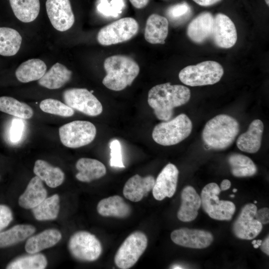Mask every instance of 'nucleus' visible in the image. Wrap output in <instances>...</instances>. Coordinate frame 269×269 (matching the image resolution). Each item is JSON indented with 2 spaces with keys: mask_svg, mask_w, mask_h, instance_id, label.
<instances>
[{
  "mask_svg": "<svg viewBox=\"0 0 269 269\" xmlns=\"http://www.w3.org/2000/svg\"><path fill=\"white\" fill-rule=\"evenodd\" d=\"M190 97L187 87L168 82L151 88L148 93L147 102L158 120L167 121L172 118L173 109L187 103Z\"/></svg>",
  "mask_w": 269,
  "mask_h": 269,
  "instance_id": "obj_1",
  "label": "nucleus"
},
{
  "mask_svg": "<svg viewBox=\"0 0 269 269\" xmlns=\"http://www.w3.org/2000/svg\"><path fill=\"white\" fill-rule=\"evenodd\" d=\"M239 130V124L236 119L226 114H220L206 123L202 138L210 148L223 150L233 143Z\"/></svg>",
  "mask_w": 269,
  "mask_h": 269,
  "instance_id": "obj_2",
  "label": "nucleus"
},
{
  "mask_svg": "<svg viewBox=\"0 0 269 269\" xmlns=\"http://www.w3.org/2000/svg\"><path fill=\"white\" fill-rule=\"evenodd\" d=\"M106 75L102 83L108 89L121 91L130 86L139 72V67L132 58L122 55L107 58L104 63Z\"/></svg>",
  "mask_w": 269,
  "mask_h": 269,
  "instance_id": "obj_3",
  "label": "nucleus"
},
{
  "mask_svg": "<svg viewBox=\"0 0 269 269\" xmlns=\"http://www.w3.org/2000/svg\"><path fill=\"white\" fill-rule=\"evenodd\" d=\"M192 129V124L190 119L186 115L181 114L171 120L156 125L153 130L152 137L157 143L170 146L187 138Z\"/></svg>",
  "mask_w": 269,
  "mask_h": 269,
  "instance_id": "obj_4",
  "label": "nucleus"
},
{
  "mask_svg": "<svg viewBox=\"0 0 269 269\" xmlns=\"http://www.w3.org/2000/svg\"><path fill=\"white\" fill-rule=\"evenodd\" d=\"M224 74L222 65L216 61H205L189 65L179 72V80L185 85L194 87L213 85L219 82Z\"/></svg>",
  "mask_w": 269,
  "mask_h": 269,
  "instance_id": "obj_5",
  "label": "nucleus"
},
{
  "mask_svg": "<svg viewBox=\"0 0 269 269\" xmlns=\"http://www.w3.org/2000/svg\"><path fill=\"white\" fill-rule=\"evenodd\" d=\"M221 189L214 182L207 184L201 193V206L204 211L212 219L217 220H230L236 207L231 201L220 200L218 195Z\"/></svg>",
  "mask_w": 269,
  "mask_h": 269,
  "instance_id": "obj_6",
  "label": "nucleus"
},
{
  "mask_svg": "<svg viewBox=\"0 0 269 269\" xmlns=\"http://www.w3.org/2000/svg\"><path fill=\"white\" fill-rule=\"evenodd\" d=\"M96 132L94 124L85 121H74L63 125L59 129L62 143L67 147L73 148L90 143L94 139Z\"/></svg>",
  "mask_w": 269,
  "mask_h": 269,
  "instance_id": "obj_7",
  "label": "nucleus"
},
{
  "mask_svg": "<svg viewBox=\"0 0 269 269\" xmlns=\"http://www.w3.org/2000/svg\"><path fill=\"white\" fill-rule=\"evenodd\" d=\"M147 238L144 233L135 231L130 234L118 249L114 258L116 266L119 269L132 267L145 251Z\"/></svg>",
  "mask_w": 269,
  "mask_h": 269,
  "instance_id": "obj_8",
  "label": "nucleus"
},
{
  "mask_svg": "<svg viewBox=\"0 0 269 269\" xmlns=\"http://www.w3.org/2000/svg\"><path fill=\"white\" fill-rule=\"evenodd\" d=\"M138 28V24L134 18H122L102 28L98 33L97 40L105 46L122 43L134 36Z\"/></svg>",
  "mask_w": 269,
  "mask_h": 269,
  "instance_id": "obj_9",
  "label": "nucleus"
},
{
  "mask_svg": "<svg viewBox=\"0 0 269 269\" xmlns=\"http://www.w3.org/2000/svg\"><path fill=\"white\" fill-rule=\"evenodd\" d=\"M68 248L76 259L83 262H93L101 255L102 247L93 234L84 231L75 233L70 238Z\"/></svg>",
  "mask_w": 269,
  "mask_h": 269,
  "instance_id": "obj_10",
  "label": "nucleus"
},
{
  "mask_svg": "<svg viewBox=\"0 0 269 269\" xmlns=\"http://www.w3.org/2000/svg\"><path fill=\"white\" fill-rule=\"evenodd\" d=\"M66 104L85 115L97 116L103 111V106L98 99L85 88H71L63 93Z\"/></svg>",
  "mask_w": 269,
  "mask_h": 269,
  "instance_id": "obj_11",
  "label": "nucleus"
},
{
  "mask_svg": "<svg viewBox=\"0 0 269 269\" xmlns=\"http://www.w3.org/2000/svg\"><path fill=\"white\" fill-rule=\"evenodd\" d=\"M257 206L252 203L245 205L234 222L232 231L238 238L251 240L255 238L262 231L263 224L255 218Z\"/></svg>",
  "mask_w": 269,
  "mask_h": 269,
  "instance_id": "obj_12",
  "label": "nucleus"
},
{
  "mask_svg": "<svg viewBox=\"0 0 269 269\" xmlns=\"http://www.w3.org/2000/svg\"><path fill=\"white\" fill-rule=\"evenodd\" d=\"M45 5L48 16L54 28L65 31L72 26L75 17L69 0H47Z\"/></svg>",
  "mask_w": 269,
  "mask_h": 269,
  "instance_id": "obj_13",
  "label": "nucleus"
},
{
  "mask_svg": "<svg viewBox=\"0 0 269 269\" xmlns=\"http://www.w3.org/2000/svg\"><path fill=\"white\" fill-rule=\"evenodd\" d=\"M211 38L220 48H229L235 44L237 40L236 28L228 16L219 13L214 16Z\"/></svg>",
  "mask_w": 269,
  "mask_h": 269,
  "instance_id": "obj_14",
  "label": "nucleus"
},
{
  "mask_svg": "<svg viewBox=\"0 0 269 269\" xmlns=\"http://www.w3.org/2000/svg\"><path fill=\"white\" fill-rule=\"evenodd\" d=\"M170 237L175 244L193 249L207 248L213 241L212 234L208 231L187 228L174 230Z\"/></svg>",
  "mask_w": 269,
  "mask_h": 269,
  "instance_id": "obj_15",
  "label": "nucleus"
},
{
  "mask_svg": "<svg viewBox=\"0 0 269 269\" xmlns=\"http://www.w3.org/2000/svg\"><path fill=\"white\" fill-rule=\"evenodd\" d=\"M179 171L172 163L167 164L155 180L152 188L153 197L161 201L165 197L171 198L174 194L178 181Z\"/></svg>",
  "mask_w": 269,
  "mask_h": 269,
  "instance_id": "obj_16",
  "label": "nucleus"
},
{
  "mask_svg": "<svg viewBox=\"0 0 269 269\" xmlns=\"http://www.w3.org/2000/svg\"><path fill=\"white\" fill-rule=\"evenodd\" d=\"M214 16L209 12H203L189 23L187 28L188 37L196 43H202L211 38Z\"/></svg>",
  "mask_w": 269,
  "mask_h": 269,
  "instance_id": "obj_17",
  "label": "nucleus"
},
{
  "mask_svg": "<svg viewBox=\"0 0 269 269\" xmlns=\"http://www.w3.org/2000/svg\"><path fill=\"white\" fill-rule=\"evenodd\" d=\"M155 179L151 175L141 177L135 174L129 178L123 188L125 198L132 202H138L152 190Z\"/></svg>",
  "mask_w": 269,
  "mask_h": 269,
  "instance_id": "obj_18",
  "label": "nucleus"
},
{
  "mask_svg": "<svg viewBox=\"0 0 269 269\" xmlns=\"http://www.w3.org/2000/svg\"><path fill=\"white\" fill-rule=\"evenodd\" d=\"M264 126L262 121L256 119L252 121L247 131L238 137L236 144L241 150L250 153L257 152L260 148Z\"/></svg>",
  "mask_w": 269,
  "mask_h": 269,
  "instance_id": "obj_19",
  "label": "nucleus"
},
{
  "mask_svg": "<svg viewBox=\"0 0 269 269\" xmlns=\"http://www.w3.org/2000/svg\"><path fill=\"white\" fill-rule=\"evenodd\" d=\"M181 204L177 212L178 219L182 222H191L195 219L201 206L200 196L191 186H187L181 193Z\"/></svg>",
  "mask_w": 269,
  "mask_h": 269,
  "instance_id": "obj_20",
  "label": "nucleus"
},
{
  "mask_svg": "<svg viewBox=\"0 0 269 269\" xmlns=\"http://www.w3.org/2000/svg\"><path fill=\"white\" fill-rule=\"evenodd\" d=\"M168 32L167 19L157 14H152L146 20L144 38L151 44L165 43Z\"/></svg>",
  "mask_w": 269,
  "mask_h": 269,
  "instance_id": "obj_21",
  "label": "nucleus"
},
{
  "mask_svg": "<svg viewBox=\"0 0 269 269\" xmlns=\"http://www.w3.org/2000/svg\"><path fill=\"white\" fill-rule=\"evenodd\" d=\"M47 196V191L42 181L37 176L29 182L24 192L18 198L19 206L24 209H32Z\"/></svg>",
  "mask_w": 269,
  "mask_h": 269,
  "instance_id": "obj_22",
  "label": "nucleus"
},
{
  "mask_svg": "<svg viewBox=\"0 0 269 269\" xmlns=\"http://www.w3.org/2000/svg\"><path fill=\"white\" fill-rule=\"evenodd\" d=\"M98 213L104 217L125 218L131 213L130 206L120 196L114 195L102 199L98 204Z\"/></svg>",
  "mask_w": 269,
  "mask_h": 269,
  "instance_id": "obj_23",
  "label": "nucleus"
},
{
  "mask_svg": "<svg viewBox=\"0 0 269 269\" xmlns=\"http://www.w3.org/2000/svg\"><path fill=\"white\" fill-rule=\"evenodd\" d=\"M61 238L62 235L58 230L54 229L45 230L29 237L26 242L25 250L28 254L38 253L54 246Z\"/></svg>",
  "mask_w": 269,
  "mask_h": 269,
  "instance_id": "obj_24",
  "label": "nucleus"
},
{
  "mask_svg": "<svg viewBox=\"0 0 269 269\" xmlns=\"http://www.w3.org/2000/svg\"><path fill=\"white\" fill-rule=\"evenodd\" d=\"M76 168L78 171L76 178L84 182L100 178L106 173L105 165L95 159L81 158L77 161Z\"/></svg>",
  "mask_w": 269,
  "mask_h": 269,
  "instance_id": "obj_25",
  "label": "nucleus"
},
{
  "mask_svg": "<svg viewBox=\"0 0 269 269\" xmlns=\"http://www.w3.org/2000/svg\"><path fill=\"white\" fill-rule=\"evenodd\" d=\"M72 72L64 65L56 63L38 80V84L49 89L62 87L71 79Z\"/></svg>",
  "mask_w": 269,
  "mask_h": 269,
  "instance_id": "obj_26",
  "label": "nucleus"
},
{
  "mask_svg": "<svg viewBox=\"0 0 269 269\" xmlns=\"http://www.w3.org/2000/svg\"><path fill=\"white\" fill-rule=\"evenodd\" d=\"M33 172L51 188L60 186L65 178L64 173L60 168L54 167L47 161L41 159H38L35 161Z\"/></svg>",
  "mask_w": 269,
  "mask_h": 269,
  "instance_id": "obj_27",
  "label": "nucleus"
},
{
  "mask_svg": "<svg viewBox=\"0 0 269 269\" xmlns=\"http://www.w3.org/2000/svg\"><path fill=\"white\" fill-rule=\"evenodd\" d=\"M45 63L39 59H31L22 63L15 71V76L18 81L28 83L38 80L45 73Z\"/></svg>",
  "mask_w": 269,
  "mask_h": 269,
  "instance_id": "obj_28",
  "label": "nucleus"
},
{
  "mask_svg": "<svg viewBox=\"0 0 269 269\" xmlns=\"http://www.w3.org/2000/svg\"><path fill=\"white\" fill-rule=\"evenodd\" d=\"M35 228L31 225L19 224L0 232V248L12 246L22 242L30 237Z\"/></svg>",
  "mask_w": 269,
  "mask_h": 269,
  "instance_id": "obj_29",
  "label": "nucleus"
},
{
  "mask_svg": "<svg viewBox=\"0 0 269 269\" xmlns=\"http://www.w3.org/2000/svg\"><path fill=\"white\" fill-rule=\"evenodd\" d=\"M12 10L20 21L30 22L38 16L40 10L39 0H9Z\"/></svg>",
  "mask_w": 269,
  "mask_h": 269,
  "instance_id": "obj_30",
  "label": "nucleus"
},
{
  "mask_svg": "<svg viewBox=\"0 0 269 269\" xmlns=\"http://www.w3.org/2000/svg\"><path fill=\"white\" fill-rule=\"evenodd\" d=\"M232 174L235 177H245L254 175L257 168L253 160L240 153H232L228 157Z\"/></svg>",
  "mask_w": 269,
  "mask_h": 269,
  "instance_id": "obj_31",
  "label": "nucleus"
},
{
  "mask_svg": "<svg viewBox=\"0 0 269 269\" xmlns=\"http://www.w3.org/2000/svg\"><path fill=\"white\" fill-rule=\"evenodd\" d=\"M22 37L16 30L9 27H0V55L11 56L18 51Z\"/></svg>",
  "mask_w": 269,
  "mask_h": 269,
  "instance_id": "obj_32",
  "label": "nucleus"
},
{
  "mask_svg": "<svg viewBox=\"0 0 269 269\" xmlns=\"http://www.w3.org/2000/svg\"><path fill=\"white\" fill-rule=\"evenodd\" d=\"M0 111L23 119H30L33 115V110L29 105L7 96L0 97Z\"/></svg>",
  "mask_w": 269,
  "mask_h": 269,
  "instance_id": "obj_33",
  "label": "nucleus"
},
{
  "mask_svg": "<svg viewBox=\"0 0 269 269\" xmlns=\"http://www.w3.org/2000/svg\"><path fill=\"white\" fill-rule=\"evenodd\" d=\"M59 196L54 194L46 198L40 204L32 209L34 218L39 221L55 219L59 211Z\"/></svg>",
  "mask_w": 269,
  "mask_h": 269,
  "instance_id": "obj_34",
  "label": "nucleus"
},
{
  "mask_svg": "<svg viewBox=\"0 0 269 269\" xmlns=\"http://www.w3.org/2000/svg\"><path fill=\"white\" fill-rule=\"evenodd\" d=\"M19 257L12 260L6 266L7 269H43L46 268L47 261L41 254H29Z\"/></svg>",
  "mask_w": 269,
  "mask_h": 269,
  "instance_id": "obj_35",
  "label": "nucleus"
},
{
  "mask_svg": "<svg viewBox=\"0 0 269 269\" xmlns=\"http://www.w3.org/2000/svg\"><path fill=\"white\" fill-rule=\"evenodd\" d=\"M40 109L44 112L64 117H69L74 114V110L66 104L54 99H46L40 104Z\"/></svg>",
  "mask_w": 269,
  "mask_h": 269,
  "instance_id": "obj_36",
  "label": "nucleus"
},
{
  "mask_svg": "<svg viewBox=\"0 0 269 269\" xmlns=\"http://www.w3.org/2000/svg\"><path fill=\"white\" fill-rule=\"evenodd\" d=\"M125 6L124 0H99L98 11L106 16L117 17L122 13Z\"/></svg>",
  "mask_w": 269,
  "mask_h": 269,
  "instance_id": "obj_37",
  "label": "nucleus"
},
{
  "mask_svg": "<svg viewBox=\"0 0 269 269\" xmlns=\"http://www.w3.org/2000/svg\"><path fill=\"white\" fill-rule=\"evenodd\" d=\"M191 13V7L186 2H181L170 6L166 11L167 16L174 22L184 21L189 17Z\"/></svg>",
  "mask_w": 269,
  "mask_h": 269,
  "instance_id": "obj_38",
  "label": "nucleus"
},
{
  "mask_svg": "<svg viewBox=\"0 0 269 269\" xmlns=\"http://www.w3.org/2000/svg\"><path fill=\"white\" fill-rule=\"evenodd\" d=\"M110 148L111 150L110 166L118 168H125L120 141L116 139L112 140L110 143Z\"/></svg>",
  "mask_w": 269,
  "mask_h": 269,
  "instance_id": "obj_39",
  "label": "nucleus"
},
{
  "mask_svg": "<svg viewBox=\"0 0 269 269\" xmlns=\"http://www.w3.org/2000/svg\"><path fill=\"white\" fill-rule=\"evenodd\" d=\"M13 220V213L10 208L4 204H0V232L8 226Z\"/></svg>",
  "mask_w": 269,
  "mask_h": 269,
  "instance_id": "obj_40",
  "label": "nucleus"
},
{
  "mask_svg": "<svg viewBox=\"0 0 269 269\" xmlns=\"http://www.w3.org/2000/svg\"><path fill=\"white\" fill-rule=\"evenodd\" d=\"M24 125L19 119L13 120L10 128V139L12 142H17L21 138Z\"/></svg>",
  "mask_w": 269,
  "mask_h": 269,
  "instance_id": "obj_41",
  "label": "nucleus"
},
{
  "mask_svg": "<svg viewBox=\"0 0 269 269\" xmlns=\"http://www.w3.org/2000/svg\"><path fill=\"white\" fill-rule=\"evenodd\" d=\"M255 218L262 224H266L269 221V209L267 207L257 210Z\"/></svg>",
  "mask_w": 269,
  "mask_h": 269,
  "instance_id": "obj_42",
  "label": "nucleus"
},
{
  "mask_svg": "<svg viewBox=\"0 0 269 269\" xmlns=\"http://www.w3.org/2000/svg\"><path fill=\"white\" fill-rule=\"evenodd\" d=\"M130 1L134 7L140 9L145 7L149 0H130Z\"/></svg>",
  "mask_w": 269,
  "mask_h": 269,
  "instance_id": "obj_43",
  "label": "nucleus"
},
{
  "mask_svg": "<svg viewBox=\"0 0 269 269\" xmlns=\"http://www.w3.org/2000/svg\"><path fill=\"white\" fill-rule=\"evenodd\" d=\"M198 4L204 6H208L213 5L221 0H193Z\"/></svg>",
  "mask_w": 269,
  "mask_h": 269,
  "instance_id": "obj_44",
  "label": "nucleus"
},
{
  "mask_svg": "<svg viewBox=\"0 0 269 269\" xmlns=\"http://www.w3.org/2000/svg\"><path fill=\"white\" fill-rule=\"evenodd\" d=\"M261 250L268 256L269 255V236L264 240L262 241V244L260 246Z\"/></svg>",
  "mask_w": 269,
  "mask_h": 269,
  "instance_id": "obj_45",
  "label": "nucleus"
},
{
  "mask_svg": "<svg viewBox=\"0 0 269 269\" xmlns=\"http://www.w3.org/2000/svg\"><path fill=\"white\" fill-rule=\"evenodd\" d=\"M231 183L228 179H224L220 185V189L225 191L229 189L231 187Z\"/></svg>",
  "mask_w": 269,
  "mask_h": 269,
  "instance_id": "obj_46",
  "label": "nucleus"
},
{
  "mask_svg": "<svg viewBox=\"0 0 269 269\" xmlns=\"http://www.w3.org/2000/svg\"><path fill=\"white\" fill-rule=\"evenodd\" d=\"M172 269H183V268L179 265H174L172 267Z\"/></svg>",
  "mask_w": 269,
  "mask_h": 269,
  "instance_id": "obj_47",
  "label": "nucleus"
},
{
  "mask_svg": "<svg viewBox=\"0 0 269 269\" xmlns=\"http://www.w3.org/2000/svg\"><path fill=\"white\" fill-rule=\"evenodd\" d=\"M262 242V240H256V244H257L259 246H261Z\"/></svg>",
  "mask_w": 269,
  "mask_h": 269,
  "instance_id": "obj_48",
  "label": "nucleus"
},
{
  "mask_svg": "<svg viewBox=\"0 0 269 269\" xmlns=\"http://www.w3.org/2000/svg\"><path fill=\"white\" fill-rule=\"evenodd\" d=\"M254 245V248H255V249H257L260 246L257 244H255L253 245Z\"/></svg>",
  "mask_w": 269,
  "mask_h": 269,
  "instance_id": "obj_49",
  "label": "nucleus"
},
{
  "mask_svg": "<svg viewBox=\"0 0 269 269\" xmlns=\"http://www.w3.org/2000/svg\"><path fill=\"white\" fill-rule=\"evenodd\" d=\"M256 240H253V241H252V244L253 245H254V244H256Z\"/></svg>",
  "mask_w": 269,
  "mask_h": 269,
  "instance_id": "obj_50",
  "label": "nucleus"
},
{
  "mask_svg": "<svg viewBox=\"0 0 269 269\" xmlns=\"http://www.w3.org/2000/svg\"><path fill=\"white\" fill-rule=\"evenodd\" d=\"M266 2L268 5H269V0H265Z\"/></svg>",
  "mask_w": 269,
  "mask_h": 269,
  "instance_id": "obj_51",
  "label": "nucleus"
},
{
  "mask_svg": "<svg viewBox=\"0 0 269 269\" xmlns=\"http://www.w3.org/2000/svg\"><path fill=\"white\" fill-rule=\"evenodd\" d=\"M237 191V189L234 188V189H233V192H236Z\"/></svg>",
  "mask_w": 269,
  "mask_h": 269,
  "instance_id": "obj_52",
  "label": "nucleus"
},
{
  "mask_svg": "<svg viewBox=\"0 0 269 269\" xmlns=\"http://www.w3.org/2000/svg\"><path fill=\"white\" fill-rule=\"evenodd\" d=\"M230 197H232V198H234L235 197V195L234 194H232V195H230Z\"/></svg>",
  "mask_w": 269,
  "mask_h": 269,
  "instance_id": "obj_53",
  "label": "nucleus"
},
{
  "mask_svg": "<svg viewBox=\"0 0 269 269\" xmlns=\"http://www.w3.org/2000/svg\"><path fill=\"white\" fill-rule=\"evenodd\" d=\"M254 203H255V204H256V203H257V201H254Z\"/></svg>",
  "mask_w": 269,
  "mask_h": 269,
  "instance_id": "obj_54",
  "label": "nucleus"
}]
</instances>
